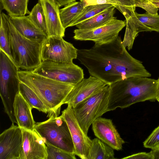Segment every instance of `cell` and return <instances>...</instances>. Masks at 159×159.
Listing matches in <instances>:
<instances>
[{"mask_svg": "<svg viewBox=\"0 0 159 159\" xmlns=\"http://www.w3.org/2000/svg\"><path fill=\"white\" fill-rule=\"evenodd\" d=\"M77 59L90 76L109 85L130 77L151 76L141 62L128 52L119 36L110 42L78 49Z\"/></svg>", "mask_w": 159, "mask_h": 159, "instance_id": "cell-1", "label": "cell"}, {"mask_svg": "<svg viewBox=\"0 0 159 159\" xmlns=\"http://www.w3.org/2000/svg\"><path fill=\"white\" fill-rule=\"evenodd\" d=\"M157 80L132 77L110 85L107 111L126 108L136 103L156 100Z\"/></svg>", "mask_w": 159, "mask_h": 159, "instance_id": "cell-2", "label": "cell"}, {"mask_svg": "<svg viewBox=\"0 0 159 159\" xmlns=\"http://www.w3.org/2000/svg\"><path fill=\"white\" fill-rule=\"evenodd\" d=\"M20 81L33 90L48 110L47 116H58L61 106L74 86L58 82L34 73L32 70H19Z\"/></svg>", "mask_w": 159, "mask_h": 159, "instance_id": "cell-3", "label": "cell"}, {"mask_svg": "<svg viewBox=\"0 0 159 159\" xmlns=\"http://www.w3.org/2000/svg\"><path fill=\"white\" fill-rule=\"evenodd\" d=\"M9 24L10 52L15 65L19 70H33L42 62L41 53L43 42L25 38L16 30L10 20Z\"/></svg>", "mask_w": 159, "mask_h": 159, "instance_id": "cell-4", "label": "cell"}, {"mask_svg": "<svg viewBox=\"0 0 159 159\" xmlns=\"http://www.w3.org/2000/svg\"><path fill=\"white\" fill-rule=\"evenodd\" d=\"M19 69L7 54L0 49V94L4 111L12 124H17L13 104L19 92Z\"/></svg>", "mask_w": 159, "mask_h": 159, "instance_id": "cell-5", "label": "cell"}, {"mask_svg": "<svg viewBox=\"0 0 159 159\" xmlns=\"http://www.w3.org/2000/svg\"><path fill=\"white\" fill-rule=\"evenodd\" d=\"M34 130L45 143L75 154V149L67 124L61 115H52L47 120L35 123Z\"/></svg>", "mask_w": 159, "mask_h": 159, "instance_id": "cell-6", "label": "cell"}, {"mask_svg": "<svg viewBox=\"0 0 159 159\" xmlns=\"http://www.w3.org/2000/svg\"><path fill=\"white\" fill-rule=\"evenodd\" d=\"M110 85L72 107L75 116L81 128L87 134L93 122L107 111Z\"/></svg>", "mask_w": 159, "mask_h": 159, "instance_id": "cell-7", "label": "cell"}, {"mask_svg": "<svg viewBox=\"0 0 159 159\" xmlns=\"http://www.w3.org/2000/svg\"><path fill=\"white\" fill-rule=\"evenodd\" d=\"M32 71L36 74L74 86L84 78L83 69L73 63L45 61Z\"/></svg>", "mask_w": 159, "mask_h": 159, "instance_id": "cell-8", "label": "cell"}, {"mask_svg": "<svg viewBox=\"0 0 159 159\" xmlns=\"http://www.w3.org/2000/svg\"><path fill=\"white\" fill-rule=\"evenodd\" d=\"M77 50L63 37H48L42 43L41 58L42 61L72 63L73 60L77 58Z\"/></svg>", "mask_w": 159, "mask_h": 159, "instance_id": "cell-9", "label": "cell"}, {"mask_svg": "<svg viewBox=\"0 0 159 159\" xmlns=\"http://www.w3.org/2000/svg\"><path fill=\"white\" fill-rule=\"evenodd\" d=\"M126 24V20H118L116 17L107 24L96 28L75 29L73 38L76 40L92 41L95 45L105 44L115 39Z\"/></svg>", "mask_w": 159, "mask_h": 159, "instance_id": "cell-10", "label": "cell"}, {"mask_svg": "<svg viewBox=\"0 0 159 159\" xmlns=\"http://www.w3.org/2000/svg\"><path fill=\"white\" fill-rule=\"evenodd\" d=\"M61 115L69 127L75 147V154L82 159H88L92 140L81 128L75 116L72 107L68 105Z\"/></svg>", "mask_w": 159, "mask_h": 159, "instance_id": "cell-11", "label": "cell"}, {"mask_svg": "<svg viewBox=\"0 0 159 159\" xmlns=\"http://www.w3.org/2000/svg\"><path fill=\"white\" fill-rule=\"evenodd\" d=\"M22 146L21 129L12 123L0 135V159H20Z\"/></svg>", "mask_w": 159, "mask_h": 159, "instance_id": "cell-12", "label": "cell"}, {"mask_svg": "<svg viewBox=\"0 0 159 159\" xmlns=\"http://www.w3.org/2000/svg\"><path fill=\"white\" fill-rule=\"evenodd\" d=\"M22 146L20 159H47L45 141L35 130L21 128Z\"/></svg>", "mask_w": 159, "mask_h": 159, "instance_id": "cell-13", "label": "cell"}, {"mask_svg": "<svg viewBox=\"0 0 159 159\" xmlns=\"http://www.w3.org/2000/svg\"><path fill=\"white\" fill-rule=\"evenodd\" d=\"M94 135L114 150H121L125 141L122 139L111 120L99 117L92 124Z\"/></svg>", "mask_w": 159, "mask_h": 159, "instance_id": "cell-14", "label": "cell"}, {"mask_svg": "<svg viewBox=\"0 0 159 159\" xmlns=\"http://www.w3.org/2000/svg\"><path fill=\"white\" fill-rule=\"evenodd\" d=\"M107 85L97 78L90 76L74 86L68 95L65 104L72 107L97 93Z\"/></svg>", "mask_w": 159, "mask_h": 159, "instance_id": "cell-15", "label": "cell"}, {"mask_svg": "<svg viewBox=\"0 0 159 159\" xmlns=\"http://www.w3.org/2000/svg\"><path fill=\"white\" fill-rule=\"evenodd\" d=\"M44 11L48 37H63L65 29L63 26L59 14V7L49 0H39Z\"/></svg>", "mask_w": 159, "mask_h": 159, "instance_id": "cell-16", "label": "cell"}, {"mask_svg": "<svg viewBox=\"0 0 159 159\" xmlns=\"http://www.w3.org/2000/svg\"><path fill=\"white\" fill-rule=\"evenodd\" d=\"M9 19L16 30L28 39L43 42L48 37L47 35L30 20L28 16H9Z\"/></svg>", "mask_w": 159, "mask_h": 159, "instance_id": "cell-17", "label": "cell"}, {"mask_svg": "<svg viewBox=\"0 0 159 159\" xmlns=\"http://www.w3.org/2000/svg\"><path fill=\"white\" fill-rule=\"evenodd\" d=\"M13 108L18 125L22 129L34 130L35 123L31 112L32 109L19 92L15 98Z\"/></svg>", "mask_w": 159, "mask_h": 159, "instance_id": "cell-18", "label": "cell"}, {"mask_svg": "<svg viewBox=\"0 0 159 159\" xmlns=\"http://www.w3.org/2000/svg\"><path fill=\"white\" fill-rule=\"evenodd\" d=\"M134 21L135 31L138 35L141 32L159 31V15L147 12L139 14L136 12L131 16Z\"/></svg>", "mask_w": 159, "mask_h": 159, "instance_id": "cell-19", "label": "cell"}, {"mask_svg": "<svg viewBox=\"0 0 159 159\" xmlns=\"http://www.w3.org/2000/svg\"><path fill=\"white\" fill-rule=\"evenodd\" d=\"M115 6H113L95 16L75 25L80 30L90 29L103 26L116 18L114 16Z\"/></svg>", "mask_w": 159, "mask_h": 159, "instance_id": "cell-20", "label": "cell"}, {"mask_svg": "<svg viewBox=\"0 0 159 159\" xmlns=\"http://www.w3.org/2000/svg\"><path fill=\"white\" fill-rule=\"evenodd\" d=\"M114 149L97 138L92 140L88 159H114Z\"/></svg>", "mask_w": 159, "mask_h": 159, "instance_id": "cell-21", "label": "cell"}, {"mask_svg": "<svg viewBox=\"0 0 159 159\" xmlns=\"http://www.w3.org/2000/svg\"><path fill=\"white\" fill-rule=\"evenodd\" d=\"M85 7L82 2H74L67 4L59 10L60 18L63 27L70 25L74 19L81 12Z\"/></svg>", "mask_w": 159, "mask_h": 159, "instance_id": "cell-22", "label": "cell"}, {"mask_svg": "<svg viewBox=\"0 0 159 159\" xmlns=\"http://www.w3.org/2000/svg\"><path fill=\"white\" fill-rule=\"evenodd\" d=\"M9 16L3 12L0 13V49L3 51L14 63L10 49V30Z\"/></svg>", "mask_w": 159, "mask_h": 159, "instance_id": "cell-23", "label": "cell"}, {"mask_svg": "<svg viewBox=\"0 0 159 159\" xmlns=\"http://www.w3.org/2000/svg\"><path fill=\"white\" fill-rule=\"evenodd\" d=\"M19 92L31 107L35 108L45 113H48V110L43 102L29 87L20 81Z\"/></svg>", "mask_w": 159, "mask_h": 159, "instance_id": "cell-24", "label": "cell"}, {"mask_svg": "<svg viewBox=\"0 0 159 159\" xmlns=\"http://www.w3.org/2000/svg\"><path fill=\"white\" fill-rule=\"evenodd\" d=\"M2 8L10 16H20L29 14L28 0H0Z\"/></svg>", "mask_w": 159, "mask_h": 159, "instance_id": "cell-25", "label": "cell"}, {"mask_svg": "<svg viewBox=\"0 0 159 159\" xmlns=\"http://www.w3.org/2000/svg\"><path fill=\"white\" fill-rule=\"evenodd\" d=\"M114 6L111 4L107 3L87 6L84 7L81 12L73 21L70 27L75 26L78 24Z\"/></svg>", "mask_w": 159, "mask_h": 159, "instance_id": "cell-26", "label": "cell"}, {"mask_svg": "<svg viewBox=\"0 0 159 159\" xmlns=\"http://www.w3.org/2000/svg\"><path fill=\"white\" fill-rule=\"evenodd\" d=\"M28 16L34 24L47 35L45 16L43 8L39 2L34 7Z\"/></svg>", "mask_w": 159, "mask_h": 159, "instance_id": "cell-27", "label": "cell"}, {"mask_svg": "<svg viewBox=\"0 0 159 159\" xmlns=\"http://www.w3.org/2000/svg\"><path fill=\"white\" fill-rule=\"evenodd\" d=\"M47 147V159H76L74 154L66 152L62 149L45 143Z\"/></svg>", "mask_w": 159, "mask_h": 159, "instance_id": "cell-28", "label": "cell"}, {"mask_svg": "<svg viewBox=\"0 0 159 159\" xmlns=\"http://www.w3.org/2000/svg\"><path fill=\"white\" fill-rule=\"evenodd\" d=\"M159 143V126L155 128L143 142L145 148L152 149Z\"/></svg>", "mask_w": 159, "mask_h": 159, "instance_id": "cell-29", "label": "cell"}, {"mask_svg": "<svg viewBox=\"0 0 159 159\" xmlns=\"http://www.w3.org/2000/svg\"><path fill=\"white\" fill-rule=\"evenodd\" d=\"M135 6L142 8L147 12L153 15L158 14V8L149 2L152 0H134Z\"/></svg>", "mask_w": 159, "mask_h": 159, "instance_id": "cell-30", "label": "cell"}, {"mask_svg": "<svg viewBox=\"0 0 159 159\" xmlns=\"http://www.w3.org/2000/svg\"><path fill=\"white\" fill-rule=\"evenodd\" d=\"M116 8L123 7L132 12H135L136 7L134 0H108Z\"/></svg>", "mask_w": 159, "mask_h": 159, "instance_id": "cell-31", "label": "cell"}, {"mask_svg": "<svg viewBox=\"0 0 159 159\" xmlns=\"http://www.w3.org/2000/svg\"><path fill=\"white\" fill-rule=\"evenodd\" d=\"M124 159H154L151 151L149 152H142L133 154L122 158Z\"/></svg>", "mask_w": 159, "mask_h": 159, "instance_id": "cell-32", "label": "cell"}, {"mask_svg": "<svg viewBox=\"0 0 159 159\" xmlns=\"http://www.w3.org/2000/svg\"><path fill=\"white\" fill-rule=\"evenodd\" d=\"M84 5L85 7L90 5L112 3L108 0H80Z\"/></svg>", "mask_w": 159, "mask_h": 159, "instance_id": "cell-33", "label": "cell"}, {"mask_svg": "<svg viewBox=\"0 0 159 159\" xmlns=\"http://www.w3.org/2000/svg\"><path fill=\"white\" fill-rule=\"evenodd\" d=\"M53 2L59 7L65 6L70 3L75 2L76 0H49Z\"/></svg>", "mask_w": 159, "mask_h": 159, "instance_id": "cell-34", "label": "cell"}, {"mask_svg": "<svg viewBox=\"0 0 159 159\" xmlns=\"http://www.w3.org/2000/svg\"><path fill=\"white\" fill-rule=\"evenodd\" d=\"M151 151L153 155L154 159H159V149H153Z\"/></svg>", "mask_w": 159, "mask_h": 159, "instance_id": "cell-35", "label": "cell"}, {"mask_svg": "<svg viewBox=\"0 0 159 159\" xmlns=\"http://www.w3.org/2000/svg\"><path fill=\"white\" fill-rule=\"evenodd\" d=\"M149 2L156 7L159 8V0H152L149 1Z\"/></svg>", "mask_w": 159, "mask_h": 159, "instance_id": "cell-36", "label": "cell"}, {"mask_svg": "<svg viewBox=\"0 0 159 159\" xmlns=\"http://www.w3.org/2000/svg\"><path fill=\"white\" fill-rule=\"evenodd\" d=\"M156 100L159 102V78L157 80V90L156 97Z\"/></svg>", "mask_w": 159, "mask_h": 159, "instance_id": "cell-37", "label": "cell"}, {"mask_svg": "<svg viewBox=\"0 0 159 159\" xmlns=\"http://www.w3.org/2000/svg\"><path fill=\"white\" fill-rule=\"evenodd\" d=\"M153 149H159V143Z\"/></svg>", "mask_w": 159, "mask_h": 159, "instance_id": "cell-38", "label": "cell"}]
</instances>
